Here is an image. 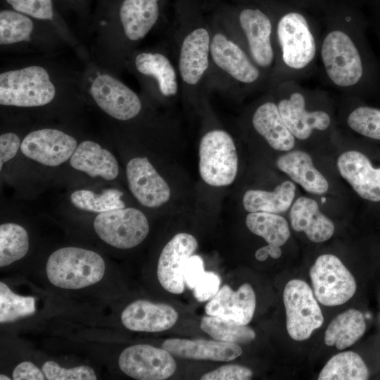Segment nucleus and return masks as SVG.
<instances>
[{
	"label": "nucleus",
	"mask_w": 380,
	"mask_h": 380,
	"mask_svg": "<svg viewBox=\"0 0 380 380\" xmlns=\"http://www.w3.org/2000/svg\"><path fill=\"white\" fill-rule=\"evenodd\" d=\"M318 59L324 80L330 87L348 94L360 87L365 67L349 7L329 4L325 8Z\"/></svg>",
	"instance_id": "nucleus-1"
},
{
	"label": "nucleus",
	"mask_w": 380,
	"mask_h": 380,
	"mask_svg": "<svg viewBox=\"0 0 380 380\" xmlns=\"http://www.w3.org/2000/svg\"><path fill=\"white\" fill-rule=\"evenodd\" d=\"M270 13L277 84L310 76L319 58L322 27L302 8L291 4L274 13L276 16Z\"/></svg>",
	"instance_id": "nucleus-2"
},
{
	"label": "nucleus",
	"mask_w": 380,
	"mask_h": 380,
	"mask_svg": "<svg viewBox=\"0 0 380 380\" xmlns=\"http://www.w3.org/2000/svg\"><path fill=\"white\" fill-rule=\"evenodd\" d=\"M105 270V262L99 253L72 246L53 252L46 266L49 281L65 289H80L95 284L102 279Z\"/></svg>",
	"instance_id": "nucleus-3"
},
{
	"label": "nucleus",
	"mask_w": 380,
	"mask_h": 380,
	"mask_svg": "<svg viewBox=\"0 0 380 380\" xmlns=\"http://www.w3.org/2000/svg\"><path fill=\"white\" fill-rule=\"evenodd\" d=\"M280 93L277 105L286 127L296 139L305 140L315 131L324 132L331 125L325 110L308 108L310 90L298 81L287 80L276 84Z\"/></svg>",
	"instance_id": "nucleus-4"
},
{
	"label": "nucleus",
	"mask_w": 380,
	"mask_h": 380,
	"mask_svg": "<svg viewBox=\"0 0 380 380\" xmlns=\"http://www.w3.org/2000/svg\"><path fill=\"white\" fill-rule=\"evenodd\" d=\"M55 87L47 71L33 65L4 72L0 75V104L34 107L50 103Z\"/></svg>",
	"instance_id": "nucleus-5"
},
{
	"label": "nucleus",
	"mask_w": 380,
	"mask_h": 380,
	"mask_svg": "<svg viewBox=\"0 0 380 380\" xmlns=\"http://www.w3.org/2000/svg\"><path fill=\"white\" fill-rule=\"evenodd\" d=\"M238 156L232 137L222 129H214L202 137L199 145V172L203 180L213 186H224L235 179Z\"/></svg>",
	"instance_id": "nucleus-6"
},
{
	"label": "nucleus",
	"mask_w": 380,
	"mask_h": 380,
	"mask_svg": "<svg viewBox=\"0 0 380 380\" xmlns=\"http://www.w3.org/2000/svg\"><path fill=\"white\" fill-rule=\"evenodd\" d=\"M316 299L326 306L340 305L351 298L356 282L338 258L331 254L319 256L310 270Z\"/></svg>",
	"instance_id": "nucleus-7"
},
{
	"label": "nucleus",
	"mask_w": 380,
	"mask_h": 380,
	"mask_svg": "<svg viewBox=\"0 0 380 380\" xmlns=\"http://www.w3.org/2000/svg\"><path fill=\"white\" fill-rule=\"evenodd\" d=\"M286 315V329L296 341L308 338L324 322L321 308L309 285L300 279H292L283 294Z\"/></svg>",
	"instance_id": "nucleus-8"
},
{
	"label": "nucleus",
	"mask_w": 380,
	"mask_h": 380,
	"mask_svg": "<svg viewBox=\"0 0 380 380\" xmlns=\"http://www.w3.org/2000/svg\"><path fill=\"white\" fill-rule=\"evenodd\" d=\"M99 237L120 249L140 244L147 236L149 224L145 215L134 208H123L99 213L94 221Z\"/></svg>",
	"instance_id": "nucleus-9"
},
{
	"label": "nucleus",
	"mask_w": 380,
	"mask_h": 380,
	"mask_svg": "<svg viewBox=\"0 0 380 380\" xmlns=\"http://www.w3.org/2000/svg\"><path fill=\"white\" fill-rule=\"evenodd\" d=\"M236 16L251 60L261 70L274 68L276 55L270 12L265 7L246 4L239 7Z\"/></svg>",
	"instance_id": "nucleus-10"
},
{
	"label": "nucleus",
	"mask_w": 380,
	"mask_h": 380,
	"mask_svg": "<svg viewBox=\"0 0 380 380\" xmlns=\"http://www.w3.org/2000/svg\"><path fill=\"white\" fill-rule=\"evenodd\" d=\"M121 371L138 380H164L176 370V362L170 353L148 344H136L126 348L120 355Z\"/></svg>",
	"instance_id": "nucleus-11"
},
{
	"label": "nucleus",
	"mask_w": 380,
	"mask_h": 380,
	"mask_svg": "<svg viewBox=\"0 0 380 380\" xmlns=\"http://www.w3.org/2000/svg\"><path fill=\"white\" fill-rule=\"evenodd\" d=\"M77 146L76 139L56 129L45 128L29 133L20 145L27 158L46 166H58L67 161Z\"/></svg>",
	"instance_id": "nucleus-12"
},
{
	"label": "nucleus",
	"mask_w": 380,
	"mask_h": 380,
	"mask_svg": "<svg viewBox=\"0 0 380 380\" xmlns=\"http://www.w3.org/2000/svg\"><path fill=\"white\" fill-rule=\"evenodd\" d=\"M197 248L196 239L187 233L176 234L165 246L157 267L158 279L165 290L174 294L184 291V266Z\"/></svg>",
	"instance_id": "nucleus-13"
},
{
	"label": "nucleus",
	"mask_w": 380,
	"mask_h": 380,
	"mask_svg": "<svg viewBox=\"0 0 380 380\" xmlns=\"http://www.w3.org/2000/svg\"><path fill=\"white\" fill-rule=\"evenodd\" d=\"M90 91L97 105L115 119L127 120L141 110V103L137 94L110 75L98 76Z\"/></svg>",
	"instance_id": "nucleus-14"
},
{
	"label": "nucleus",
	"mask_w": 380,
	"mask_h": 380,
	"mask_svg": "<svg viewBox=\"0 0 380 380\" xmlns=\"http://www.w3.org/2000/svg\"><path fill=\"white\" fill-rule=\"evenodd\" d=\"M129 190L136 199L148 208H158L167 203L170 189L148 159L137 157L130 160L126 167Z\"/></svg>",
	"instance_id": "nucleus-15"
},
{
	"label": "nucleus",
	"mask_w": 380,
	"mask_h": 380,
	"mask_svg": "<svg viewBox=\"0 0 380 380\" xmlns=\"http://www.w3.org/2000/svg\"><path fill=\"white\" fill-rule=\"evenodd\" d=\"M210 51L216 65L237 82L249 85L260 79L262 70L240 46L224 34H214Z\"/></svg>",
	"instance_id": "nucleus-16"
},
{
	"label": "nucleus",
	"mask_w": 380,
	"mask_h": 380,
	"mask_svg": "<svg viewBox=\"0 0 380 380\" xmlns=\"http://www.w3.org/2000/svg\"><path fill=\"white\" fill-rule=\"evenodd\" d=\"M337 167L361 198L380 201V167L374 168L365 154L357 151H346L338 157Z\"/></svg>",
	"instance_id": "nucleus-17"
},
{
	"label": "nucleus",
	"mask_w": 380,
	"mask_h": 380,
	"mask_svg": "<svg viewBox=\"0 0 380 380\" xmlns=\"http://www.w3.org/2000/svg\"><path fill=\"white\" fill-rule=\"evenodd\" d=\"M255 305L256 298L253 287L245 283L235 291L228 285L223 286L206 304L205 310L208 315L247 325L253 317Z\"/></svg>",
	"instance_id": "nucleus-18"
},
{
	"label": "nucleus",
	"mask_w": 380,
	"mask_h": 380,
	"mask_svg": "<svg viewBox=\"0 0 380 380\" xmlns=\"http://www.w3.org/2000/svg\"><path fill=\"white\" fill-rule=\"evenodd\" d=\"M178 317L177 312L167 304L137 300L123 310L120 318L129 330L160 332L173 327Z\"/></svg>",
	"instance_id": "nucleus-19"
},
{
	"label": "nucleus",
	"mask_w": 380,
	"mask_h": 380,
	"mask_svg": "<svg viewBox=\"0 0 380 380\" xmlns=\"http://www.w3.org/2000/svg\"><path fill=\"white\" fill-rule=\"evenodd\" d=\"M210 38L208 30L196 27L184 39L179 57V70L182 80L196 84L208 68Z\"/></svg>",
	"instance_id": "nucleus-20"
},
{
	"label": "nucleus",
	"mask_w": 380,
	"mask_h": 380,
	"mask_svg": "<svg viewBox=\"0 0 380 380\" xmlns=\"http://www.w3.org/2000/svg\"><path fill=\"white\" fill-rule=\"evenodd\" d=\"M162 348L172 355L194 360L231 361L242 354L236 343L205 339L168 338Z\"/></svg>",
	"instance_id": "nucleus-21"
},
{
	"label": "nucleus",
	"mask_w": 380,
	"mask_h": 380,
	"mask_svg": "<svg viewBox=\"0 0 380 380\" xmlns=\"http://www.w3.org/2000/svg\"><path fill=\"white\" fill-rule=\"evenodd\" d=\"M289 217L292 228L303 232L312 242L327 241L335 230L333 222L320 211L316 201L305 196L298 198L293 203Z\"/></svg>",
	"instance_id": "nucleus-22"
},
{
	"label": "nucleus",
	"mask_w": 380,
	"mask_h": 380,
	"mask_svg": "<svg viewBox=\"0 0 380 380\" xmlns=\"http://www.w3.org/2000/svg\"><path fill=\"white\" fill-rule=\"evenodd\" d=\"M276 164L281 171L308 192L323 194L327 191L328 181L315 168L308 153L300 150L287 152L277 158Z\"/></svg>",
	"instance_id": "nucleus-23"
},
{
	"label": "nucleus",
	"mask_w": 380,
	"mask_h": 380,
	"mask_svg": "<svg viewBox=\"0 0 380 380\" xmlns=\"http://www.w3.org/2000/svg\"><path fill=\"white\" fill-rule=\"evenodd\" d=\"M252 124L272 148L289 151L293 148L296 138L281 118L275 102L268 101L260 105L253 115Z\"/></svg>",
	"instance_id": "nucleus-24"
},
{
	"label": "nucleus",
	"mask_w": 380,
	"mask_h": 380,
	"mask_svg": "<svg viewBox=\"0 0 380 380\" xmlns=\"http://www.w3.org/2000/svg\"><path fill=\"white\" fill-rule=\"evenodd\" d=\"M70 164L91 177H101L106 180L115 179L119 172L115 156L99 144L89 140L77 145L70 158Z\"/></svg>",
	"instance_id": "nucleus-25"
},
{
	"label": "nucleus",
	"mask_w": 380,
	"mask_h": 380,
	"mask_svg": "<svg viewBox=\"0 0 380 380\" xmlns=\"http://www.w3.org/2000/svg\"><path fill=\"white\" fill-rule=\"evenodd\" d=\"M161 0H122L118 9L120 20L128 39L139 40L157 22Z\"/></svg>",
	"instance_id": "nucleus-26"
},
{
	"label": "nucleus",
	"mask_w": 380,
	"mask_h": 380,
	"mask_svg": "<svg viewBox=\"0 0 380 380\" xmlns=\"http://www.w3.org/2000/svg\"><path fill=\"white\" fill-rule=\"evenodd\" d=\"M365 329L363 314L357 310L350 309L331 321L324 334V343L339 350L345 349L354 344Z\"/></svg>",
	"instance_id": "nucleus-27"
},
{
	"label": "nucleus",
	"mask_w": 380,
	"mask_h": 380,
	"mask_svg": "<svg viewBox=\"0 0 380 380\" xmlns=\"http://www.w3.org/2000/svg\"><path fill=\"white\" fill-rule=\"evenodd\" d=\"M296 192L295 184L289 180L279 184L273 191L250 189L243 197L246 210L280 213L291 206Z\"/></svg>",
	"instance_id": "nucleus-28"
},
{
	"label": "nucleus",
	"mask_w": 380,
	"mask_h": 380,
	"mask_svg": "<svg viewBox=\"0 0 380 380\" xmlns=\"http://www.w3.org/2000/svg\"><path fill=\"white\" fill-rule=\"evenodd\" d=\"M137 70L154 77L165 96H175L178 90L177 74L169 59L158 53H141L135 58Z\"/></svg>",
	"instance_id": "nucleus-29"
},
{
	"label": "nucleus",
	"mask_w": 380,
	"mask_h": 380,
	"mask_svg": "<svg viewBox=\"0 0 380 380\" xmlns=\"http://www.w3.org/2000/svg\"><path fill=\"white\" fill-rule=\"evenodd\" d=\"M369 377L367 365L361 357L353 351L333 356L321 370L319 380H365Z\"/></svg>",
	"instance_id": "nucleus-30"
},
{
	"label": "nucleus",
	"mask_w": 380,
	"mask_h": 380,
	"mask_svg": "<svg viewBox=\"0 0 380 380\" xmlns=\"http://www.w3.org/2000/svg\"><path fill=\"white\" fill-rule=\"evenodd\" d=\"M246 224L252 233L263 238L268 244L281 246L290 236L287 221L276 213H250L246 216Z\"/></svg>",
	"instance_id": "nucleus-31"
},
{
	"label": "nucleus",
	"mask_w": 380,
	"mask_h": 380,
	"mask_svg": "<svg viewBox=\"0 0 380 380\" xmlns=\"http://www.w3.org/2000/svg\"><path fill=\"white\" fill-rule=\"evenodd\" d=\"M200 327L215 340L222 342L247 343L255 337V331L246 325L217 316L203 317Z\"/></svg>",
	"instance_id": "nucleus-32"
},
{
	"label": "nucleus",
	"mask_w": 380,
	"mask_h": 380,
	"mask_svg": "<svg viewBox=\"0 0 380 380\" xmlns=\"http://www.w3.org/2000/svg\"><path fill=\"white\" fill-rule=\"evenodd\" d=\"M29 250L26 229L15 223L0 225V266H8L22 259Z\"/></svg>",
	"instance_id": "nucleus-33"
},
{
	"label": "nucleus",
	"mask_w": 380,
	"mask_h": 380,
	"mask_svg": "<svg viewBox=\"0 0 380 380\" xmlns=\"http://www.w3.org/2000/svg\"><path fill=\"white\" fill-rule=\"evenodd\" d=\"M122 196V193L115 189H106L101 194L80 189L71 194L70 201L80 210L101 213L125 208Z\"/></svg>",
	"instance_id": "nucleus-34"
},
{
	"label": "nucleus",
	"mask_w": 380,
	"mask_h": 380,
	"mask_svg": "<svg viewBox=\"0 0 380 380\" xmlns=\"http://www.w3.org/2000/svg\"><path fill=\"white\" fill-rule=\"evenodd\" d=\"M29 15L13 9L0 12V44H11L29 41L33 30V22Z\"/></svg>",
	"instance_id": "nucleus-35"
},
{
	"label": "nucleus",
	"mask_w": 380,
	"mask_h": 380,
	"mask_svg": "<svg viewBox=\"0 0 380 380\" xmlns=\"http://www.w3.org/2000/svg\"><path fill=\"white\" fill-rule=\"evenodd\" d=\"M36 311L35 298L13 292L3 281L0 282V322L15 321L33 315Z\"/></svg>",
	"instance_id": "nucleus-36"
},
{
	"label": "nucleus",
	"mask_w": 380,
	"mask_h": 380,
	"mask_svg": "<svg viewBox=\"0 0 380 380\" xmlns=\"http://www.w3.org/2000/svg\"><path fill=\"white\" fill-rule=\"evenodd\" d=\"M348 127L364 137L380 140V109L360 106L347 117Z\"/></svg>",
	"instance_id": "nucleus-37"
},
{
	"label": "nucleus",
	"mask_w": 380,
	"mask_h": 380,
	"mask_svg": "<svg viewBox=\"0 0 380 380\" xmlns=\"http://www.w3.org/2000/svg\"><path fill=\"white\" fill-rule=\"evenodd\" d=\"M42 372L48 380H95L94 370L89 366L80 365L72 368H64L52 360L42 365Z\"/></svg>",
	"instance_id": "nucleus-38"
},
{
	"label": "nucleus",
	"mask_w": 380,
	"mask_h": 380,
	"mask_svg": "<svg viewBox=\"0 0 380 380\" xmlns=\"http://www.w3.org/2000/svg\"><path fill=\"white\" fill-rule=\"evenodd\" d=\"M12 9L39 20H52L53 0H5Z\"/></svg>",
	"instance_id": "nucleus-39"
},
{
	"label": "nucleus",
	"mask_w": 380,
	"mask_h": 380,
	"mask_svg": "<svg viewBox=\"0 0 380 380\" xmlns=\"http://www.w3.org/2000/svg\"><path fill=\"white\" fill-rule=\"evenodd\" d=\"M253 372L248 367L237 365H223L201 376V380H248Z\"/></svg>",
	"instance_id": "nucleus-40"
},
{
	"label": "nucleus",
	"mask_w": 380,
	"mask_h": 380,
	"mask_svg": "<svg viewBox=\"0 0 380 380\" xmlns=\"http://www.w3.org/2000/svg\"><path fill=\"white\" fill-rule=\"evenodd\" d=\"M221 280L213 272H205L193 289L194 295L199 302L212 299L219 291Z\"/></svg>",
	"instance_id": "nucleus-41"
},
{
	"label": "nucleus",
	"mask_w": 380,
	"mask_h": 380,
	"mask_svg": "<svg viewBox=\"0 0 380 380\" xmlns=\"http://www.w3.org/2000/svg\"><path fill=\"white\" fill-rule=\"evenodd\" d=\"M204 263L201 257L192 255L184 266L183 275L184 283L190 289H193L197 281L205 272Z\"/></svg>",
	"instance_id": "nucleus-42"
},
{
	"label": "nucleus",
	"mask_w": 380,
	"mask_h": 380,
	"mask_svg": "<svg viewBox=\"0 0 380 380\" xmlns=\"http://www.w3.org/2000/svg\"><path fill=\"white\" fill-rule=\"evenodd\" d=\"M21 143L14 133L8 132L0 136V170L4 163L12 159L17 153Z\"/></svg>",
	"instance_id": "nucleus-43"
},
{
	"label": "nucleus",
	"mask_w": 380,
	"mask_h": 380,
	"mask_svg": "<svg viewBox=\"0 0 380 380\" xmlns=\"http://www.w3.org/2000/svg\"><path fill=\"white\" fill-rule=\"evenodd\" d=\"M14 380H44L45 376L34 364L29 361L22 362L13 369Z\"/></svg>",
	"instance_id": "nucleus-44"
},
{
	"label": "nucleus",
	"mask_w": 380,
	"mask_h": 380,
	"mask_svg": "<svg viewBox=\"0 0 380 380\" xmlns=\"http://www.w3.org/2000/svg\"><path fill=\"white\" fill-rule=\"evenodd\" d=\"M281 255V249L280 246L267 244L265 246L258 249L255 253V257L258 261H265L268 256L274 259H277Z\"/></svg>",
	"instance_id": "nucleus-45"
},
{
	"label": "nucleus",
	"mask_w": 380,
	"mask_h": 380,
	"mask_svg": "<svg viewBox=\"0 0 380 380\" xmlns=\"http://www.w3.org/2000/svg\"><path fill=\"white\" fill-rule=\"evenodd\" d=\"M318 1V0H317ZM317 3V2H316ZM293 5L300 8L309 5L308 0H294Z\"/></svg>",
	"instance_id": "nucleus-46"
},
{
	"label": "nucleus",
	"mask_w": 380,
	"mask_h": 380,
	"mask_svg": "<svg viewBox=\"0 0 380 380\" xmlns=\"http://www.w3.org/2000/svg\"><path fill=\"white\" fill-rule=\"evenodd\" d=\"M0 379L1 380H10L11 379L8 376L1 374L0 375Z\"/></svg>",
	"instance_id": "nucleus-47"
}]
</instances>
